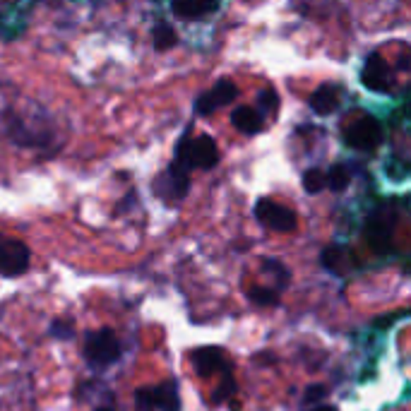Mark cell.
Masks as SVG:
<instances>
[{
  "label": "cell",
  "mask_w": 411,
  "mask_h": 411,
  "mask_svg": "<svg viewBox=\"0 0 411 411\" xmlns=\"http://www.w3.org/2000/svg\"><path fill=\"white\" fill-rule=\"evenodd\" d=\"M174 159L178 164H183L188 171H212L214 166L219 164L222 154H219V145L212 135L200 133V135H190L186 133L181 140L176 142Z\"/></svg>",
  "instance_id": "1"
},
{
  "label": "cell",
  "mask_w": 411,
  "mask_h": 411,
  "mask_svg": "<svg viewBox=\"0 0 411 411\" xmlns=\"http://www.w3.org/2000/svg\"><path fill=\"white\" fill-rule=\"evenodd\" d=\"M87 363L92 368H109L118 359H121V342L113 335V330L104 327V330H94L85 337V347H82Z\"/></svg>",
  "instance_id": "2"
},
{
  "label": "cell",
  "mask_w": 411,
  "mask_h": 411,
  "mask_svg": "<svg viewBox=\"0 0 411 411\" xmlns=\"http://www.w3.org/2000/svg\"><path fill=\"white\" fill-rule=\"evenodd\" d=\"M152 188L157 198H162L169 205H176V202L186 200L190 190V171L183 164H178L176 159H171V164L154 178Z\"/></svg>",
  "instance_id": "3"
},
{
  "label": "cell",
  "mask_w": 411,
  "mask_h": 411,
  "mask_svg": "<svg viewBox=\"0 0 411 411\" xmlns=\"http://www.w3.org/2000/svg\"><path fill=\"white\" fill-rule=\"evenodd\" d=\"M255 219L270 231H277V234H291L299 226V217L291 207L282 205V202H274L270 198H260L253 207Z\"/></svg>",
  "instance_id": "4"
},
{
  "label": "cell",
  "mask_w": 411,
  "mask_h": 411,
  "mask_svg": "<svg viewBox=\"0 0 411 411\" xmlns=\"http://www.w3.org/2000/svg\"><path fill=\"white\" fill-rule=\"evenodd\" d=\"M32 250L25 241L0 234V277H20L29 270Z\"/></svg>",
  "instance_id": "5"
},
{
  "label": "cell",
  "mask_w": 411,
  "mask_h": 411,
  "mask_svg": "<svg viewBox=\"0 0 411 411\" xmlns=\"http://www.w3.org/2000/svg\"><path fill=\"white\" fill-rule=\"evenodd\" d=\"M236 99H238L236 82L234 80H219V82H214L207 92H202L200 97L195 99L193 111H195V116H200V118H210L214 111L234 104Z\"/></svg>",
  "instance_id": "6"
},
{
  "label": "cell",
  "mask_w": 411,
  "mask_h": 411,
  "mask_svg": "<svg viewBox=\"0 0 411 411\" xmlns=\"http://www.w3.org/2000/svg\"><path fill=\"white\" fill-rule=\"evenodd\" d=\"M344 142H347L349 147H354V150L371 152L380 145V142H383V128H380V123L375 121L373 116L363 113V116H359L347 128V133H344Z\"/></svg>",
  "instance_id": "7"
},
{
  "label": "cell",
  "mask_w": 411,
  "mask_h": 411,
  "mask_svg": "<svg viewBox=\"0 0 411 411\" xmlns=\"http://www.w3.org/2000/svg\"><path fill=\"white\" fill-rule=\"evenodd\" d=\"M193 368L200 378H212L217 373L231 371V361L222 347H202L193 351Z\"/></svg>",
  "instance_id": "8"
},
{
  "label": "cell",
  "mask_w": 411,
  "mask_h": 411,
  "mask_svg": "<svg viewBox=\"0 0 411 411\" xmlns=\"http://www.w3.org/2000/svg\"><path fill=\"white\" fill-rule=\"evenodd\" d=\"M387 75H390V65L380 58V53H371L361 70V82L371 89V92H390V80H387Z\"/></svg>",
  "instance_id": "9"
},
{
  "label": "cell",
  "mask_w": 411,
  "mask_h": 411,
  "mask_svg": "<svg viewBox=\"0 0 411 411\" xmlns=\"http://www.w3.org/2000/svg\"><path fill=\"white\" fill-rule=\"evenodd\" d=\"M339 104H342V87L332 85V82L320 85L308 99V106L315 116H332L339 109Z\"/></svg>",
  "instance_id": "10"
},
{
  "label": "cell",
  "mask_w": 411,
  "mask_h": 411,
  "mask_svg": "<svg viewBox=\"0 0 411 411\" xmlns=\"http://www.w3.org/2000/svg\"><path fill=\"white\" fill-rule=\"evenodd\" d=\"M219 10V0H171V13L178 20H200Z\"/></svg>",
  "instance_id": "11"
},
{
  "label": "cell",
  "mask_w": 411,
  "mask_h": 411,
  "mask_svg": "<svg viewBox=\"0 0 411 411\" xmlns=\"http://www.w3.org/2000/svg\"><path fill=\"white\" fill-rule=\"evenodd\" d=\"M231 125L243 135H258L265 130V118L255 106H238L231 111Z\"/></svg>",
  "instance_id": "12"
},
{
  "label": "cell",
  "mask_w": 411,
  "mask_h": 411,
  "mask_svg": "<svg viewBox=\"0 0 411 411\" xmlns=\"http://www.w3.org/2000/svg\"><path fill=\"white\" fill-rule=\"evenodd\" d=\"M154 392V407L162 411H181V392H178V383L174 378L164 380L162 385L152 387Z\"/></svg>",
  "instance_id": "13"
},
{
  "label": "cell",
  "mask_w": 411,
  "mask_h": 411,
  "mask_svg": "<svg viewBox=\"0 0 411 411\" xmlns=\"http://www.w3.org/2000/svg\"><path fill=\"white\" fill-rule=\"evenodd\" d=\"M262 274L272 277L274 289H277L279 294H282V291L287 289V287H289V282H291L289 267L284 265L282 260H277V258H262Z\"/></svg>",
  "instance_id": "14"
},
{
  "label": "cell",
  "mask_w": 411,
  "mask_h": 411,
  "mask_svg": "<svg viewBox=\"0 0 411 411\" xmlns=\"http://www.w3.org/2000/svg\"><path fill=\"white\" fill-rule=\"evenodd\" d=\"M152 46H154V51H159V53H166V51L176 49L178 46L176 29L171 27L169 22H159V25L152 29Z\"/></svg>",
  "instance_id": "15"
},
{
  "label": "cell",
  "mask_w": 411,
  "mask_h": 411,
  "mask_svg": "<svg viewBox=\"0 0 411 411\" xmlns=\"http://www.w3.org/2000/svg\"><path fill=\"white\" fill-rule=\"evenodd\" d=\"M351 183V174H349V166L344 164H335L325 171V186L332 190V193H344Z\"/></svg>",
  "instance_id": "16"
},
{
  "label": "cell",
  "mask_w": 411,
  "mask_h": 411,
  "mask_svg": "<svg viewBox=\"0 0 411 411\" xmlns=\"http://www.w3.org/2000/svg\"><path fill=\"white\" fill-rule=\"evenodd\" d=\"M301 183H303V190H306L308 195L323 193V190L327 188L325 186V171L318 169V166H311V169H308L306 174H303Z\"/></svg>",
  "instance_id": "17"
},
{
  "label": "cell",
  "mask_w": 411,
  "mask_h": 411,
  "mask_svg": "<svg viewBox=\"0 0 411 411\" xmlns=\"http://www.w3.org/2000/svg\"><path fill=\"white\" fill-rule=\"evenodd\" d=\"M222 375V383H219V387L214 390V404H224V402H229L231 397L236 395V390H238V383H236V378L231 375V371H224V373H219Z\"/></svg>",
  "instance_id": "18"
},
{
  "label": "cell",
  "mask_w": 411,
  "mask_h": 411,
  "mask_svg": "<svg viewBox=\"0 0 411 411\" xmlns=\"http://www.w3.org/2000/svg\"><path fill=\"white\" fill-rule=\"evenodd\" d=\"M248 299L253 301L255 306H262V308L279 306V291L267 289V287H253L248 291Z\"/></svg>",
  "instance_id": "19"
},
{
  "label": "cell",
  "mask_w": 411,
  "mask_h": 411,
  "mask_svg": "<svg viewBox=\"0 0 411 411\" xmlns=\"http://www.w3.org/2000/svg\"><path fill=\"white\" fill-rule=\"evenodd\" d=\"M255 109L262 113V118L272 116L274 111L279 109V94L274 92L272 87H265L262 92L258 94V104H255Z\"/></svg>",
  "instance_id": "20"
},
{
  "label": "cell",
  "mask_w": 411,
  "mask_h": 411,
  "mask_svg": "<svg viewBox=\"0 0 411 411\" xmlns=\"http://www.w3.org/2000/svg\"><path fill=\"white\" fill-rule=\"evenodd\" d=\"M49 335L53 339H73L75 337V325L70 318H56L49 325Z\"/></svg>",
  "instance_id": "21"
},
{
  "label": "cell",
  "mask_w": 411,
  "mask_h": 411,
  "mask_svg": "<svg viewBox=\"0 0 411 411\" xmlns=\"http://www.w3.org/2000/svg\"><path fill=\"white\" fill-rule=\"evenodd\" d=\"M154 392L152 387H140L135 392V411H154Z\"/></svg>",
  "instance_id": "22"
},
{
  "label": "cell",
  "mask_w": 411,
  "mask_h": 411,
  "mask_svg": "<svg viewBox=\"0 0 411 411\" xmlns=\"http://www.w3.org/2000/svg\"><path fill=\"white\" fill-rule=\"evenodd\" d=\"M327 397V385H308L306 387V392H303V404L306 407H311V404L315 402H320V399H325Z\"/></svg>",
  "instance_id": "23"
},
{
  "label": "cell",
  "mask_w": 411,
  "mask_h": 411,
  "mask_svg": "<svg viewBox=\"0 0 411 411\" xmlns=\"http://www.w3.org/2000/svg\"><path fill=\"white\" fill-rule=\"evenodd\" d=\"M407 315V311H399L397 315H383V320H375L373 327H378V330H383V327H390L392 323H397L399 318H404Z\"/></svg>",
  "instance_id": "24"
},
{
  "label": "cell",
  "mask_w": 411,
  "mask_h": 411,
  "mask_svg": "<svg viewBox=\"0 0 411 411\" xmlns=\"http://www.w3.org/2000/svg\"><path fill=\"white\" fill-rule=\"evenodd\" d=\"M308 411H339V409L332 407V404H323V407H313V409H308Z\"/></svg>",
  "instance_id": "25"
},
{
  "label": "cell",
  "mask_w": 411,
  "mask_h": 411,
  "mask_svg": "<svg viewBox=\"0 0 411 411\" xmlns=\"http://www.w3.org/2000/svg\"><path fill=\"white\" fill-rule=\"evenodd\" d=\"M97 411H111V409H104V407H101V409H97Z\"/></svg>",
  "instance_id": "26"
}]
</instances>
